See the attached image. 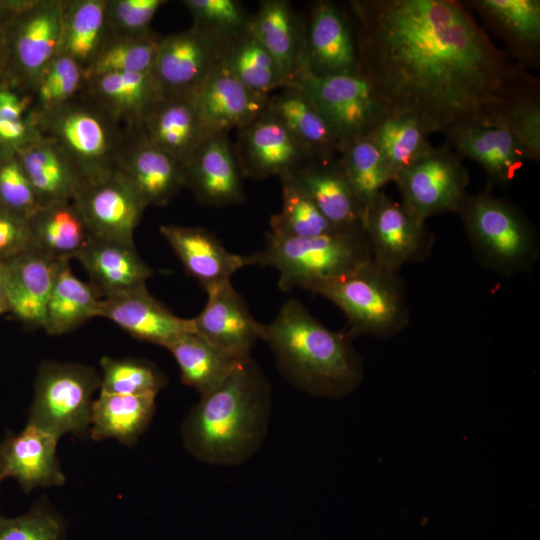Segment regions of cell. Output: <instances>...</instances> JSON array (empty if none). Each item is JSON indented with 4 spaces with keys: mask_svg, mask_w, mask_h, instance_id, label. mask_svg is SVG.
Masks as SVG:
<instances>
[{
    "mask_svg": "<svg viewBox=\"0 0 540 540\" xmlns=\"http://www.w3.org/2000/svg\"><path fill=\"white\" fill-rule=\"evenodd\" d=\"M357 73L388 114H409L428 133L492 126L539 80L499 49L455 0L350 2Z\"/></svg>",
    "mask_w": 540,
    "mask_h": 540,
    "instance_id": "cell-1",
    "label": "cell"
},
{
    "mask_svg": "<svg viewBox=\"0 0 540 540\" xmlns=\"http://www.w3.org/2000/svg\"><path fill=\"white\" fill-rule=\"evenodd\" d=\"M270 413V384L249 356L191 409L182 424L184 446L209 464H240L261 446Z\"/></svg>",
    "mask_w": 540,
    "mask_h": 540,
    "instance_id": "cell-2",
    "label": "cell"
},
{
    "mask_svg": "<svg viewBox=\"0 0 540 540\" xmlns=\"http://www.w3.org/2000/svg\"><path fill=\"white\" fill-rule=\"evenodd\" d=\"M263 340L281 374L309 394L342 398L363 378L351 338L325 327L299 300L286 301L273 321L263 324Z\"/></svg>",
    "mask_w": 540,
    "mask_h": 540,
    "instance_id": "cell-3",
    "label": "cell"
},
{
    "mask_svg": "<svg viewBox=\"0 0 540 540\" xmlns=\"http://www.w3.org/2000/svg\"><path fill=\"white\" fill-rule=\"evenodd\" d=\"M33 123L42 136L68 157L83 185L116 171L126 126L83 91Z\"/></svg>",
    "mask_w": 540,
    "mask_h": 540,
    "instance_id": "cell-4",
    "label": "cell"
},
{
    "mask_svg": "<svg viewBox=\"0 0 540 540\" xmlns=\"http://www.w3.org/2000/svg\"><path fill=\"white\" fill-rule=\"evenodd\" d=\"M252 265L271 266L282 291L307 289L372 261L364 231H337L311 238L267 234L265 247L252 253Z\"/></svg>",
    "mask_w": 540,
    "mask_h": 540,
    "instance_id": "cell-5",
    "label": "cell"
},
{
    "mask_svg": "<svg viewBox=\"0 0 540 540\" xmlns=\"http://www.w3.org/2000/svg\"><path fill=\"white\" fill-rule=\"evenodd\" d=\"M478 260L505 276L532 268L539 256L535 227L513 203L489 191L467 194L458 212Z\"/></svg>",
    "mask_w": 540,
    "mask_h": 540,
    "instance_id": "cell-6",
    "label": "cell"
},
{
    "mask_svg": "<svg viewBox=\"0 0 540 540\" xmlns=\"http://www.w3.org/2000/svg\"><path fill=\"white\" fill-rule=\"evenodd\" d=\"M335 304L346 315L351 339L360 335L387 338L409 323L403 286L397 273L367 262L342 276L308 288Z\"/></svg>",
    "mask_w": 540,
    "mask_h": 540,
    "instance_id": "cell-7",
    "label": "cell"
},
{
    "mask_svg": "<svg viewBox=\"0 0 540 540\" xmlns=\"http://www.w3.org/2000/svg\"><path fill=\"white\" fill-rule=\"evenodd\" d=\"M65 0H23L0 29L3 82L30 93L59 54Z\"/></svg>",
    "mask_w": 540,
    "mask_h": 540,
    "instance_id": "cell-8",
    "label": "cell"
},
{
    "mask_svg": "<svg viewBox=\"0 0 540 540\" xmlns=\"http://www.w3.org/2000/svg\"><path fill=\"white\" fill-rule=\"evenodd\" d=\"M100 385L101 379L89 366L43 362L35 379L28 423L59 438L66 433L86 436L90 430L92 396Z\"/></svg>",
    "mask_w": 540,
    "mask_h": 540,
    "instance_id": "cell-9",
    "label": "cell"
},
{
    "mask_svg": "<svg viewBox=\"0 0 540 540\" xmlns=\"http://www.w3.org/2000/svg\"><path fill=\"white\" fill-rule=\"evenodd\" d=\"M290 85L300 87L311 98L341 147L368 135L388 114L370 82L359 73L316 75L303 68Z\"/></svg>",
    "mask_w": 540,
    "mask_h": 540,
    "instance_id": "cell-10",
    "label": "cell"
},
{
    "mask_svg": "<svg viewBox=\"0 0 540 540\" xmlns=\"http://www.w3.org/2000/svg\"><path fill=\"white\" fill-rule=\"evenodd\" d=\"M401 204L417 220L445 212H459L467 196L469 175L462 159L446 143L428 149L394 181Z\"/></svg>",
    "mask_w": 540,
    "mask_h": 540,
    "instance_id": "cell-11",
    "label": "cell"
},
{
    "mask_svg": "<svg viewBox=\"0 0 540 540\" xmlns=\"http://www.w3.org/2000/svg\"><path fill=\"white\" fill-rule=\"evenodd\" d=\"M226 42L191 28L163 36L152 73L164 95H188L222 62Z\"/></svg>",
    "mask_w": 540,
    "mask_h": 540,
    "instance_id": "cell-12",
    "label": "cell"
},
{
    "mask_svg": "<svg viewBox=\"0 0 540 540\" xmlns=\"http://www.w3.org/2000/svg\"><path fill=\"white\" fill-rule=\"evenodd\" d=\"M72 202L91 236L125 244H134V231L147 207L117 170L83 185Z\"/></svg>",
    "mask_w": 540,
    "mask_h": 540,
    "instance_id": "cell-13",
    "label": "cell"
},
{
    "mask_svg": "<svg viewBox=\"0 0 540 540\" xmlns=\"http://www.w3.org/2000/svg\"><path fill=\"white\" fill-rule=\"evenodd\" d=\"M363 230L373 263L394 273L421 253L426 240L425 223L384 191L365 210Z\"/></svg>",
    "mask_w": 540,
    "mask_h": 540,
    "instance_id": "cell-14",
    "label": "cell"
},
{
    "mask_svg": "<svg viewBox=\"0 0 540 540\" xmlns=\"http://www.w3.org/2000/svg\"><path fill=\"white\" fill-rule=\"evenodd\" d=\"M116 170L146 206H165L185 187L184 167L151 142L142 129L126 127Z\"/></svg>",
    "mask_w": 540,
    "mask_h": 540,
    "instance_id": "cell-15",
    "label": "cell"
},
{
    "mask_svg": "<svg viewBox=\"0 0 540 540\" xmlns=\"http://www.w3.org/2000/svg\"><path fill=\"white\" fill-rule=\"evenodd\" d=\"M239 166L243 175L256 179L292 175L312 161L288 128L266 107L249 125L239 130Z\"/></svg>",
    "mask_w": 540,
    "mask_h": 540,
    "instance_id": "cell-16",
    "label": "cell"
},
{
    "mask_svg": "<svg viewBox=\"0 0 540 540\" xmlns=\"http://www.w3.org/2000/svg\"><path fill=\"white\" fill-rule=\"evenodd\" d=\"M188 95L212 136L246 127L264 111L268 100L244 86L223 60Z\"/></svg>",
    "mask_w": 540,
    "mask_h": 540,
    "instance_id": "cell-17",
    "label": "cell"
},
{
    "mask_svg": "<svg viewBox=\"0 0 540 540\" xmlns=\"http://www.w3.org/2000/svg\"><path fill=\"white\" fill-rule=\"evenodd\" d=\"M206 292L205 307L192 318L194 331L238 359L249 357L256 342L263 340V324L255 320L230 281Z\"/></svg>",
    "mask_w": 540,
    "mask_h": 540,
    "instance_id": "cell-18",
    "label": "cell"
},
{
    "mask_svg": "<svg viewBox=\"0 0 540 540\" xmlns=\"http://www.w3.org/2000/svg\"><path fill=\"white\" fill-rule=\"evenodd\" d=\"M352 21L335 3L318 2L305 31L304 67L316 75L357 73Z\"/></svg>",
    "mask_w": 540,
    "mask_h": 540,
    "instance_id": "cell-19",
    "label": "cell"
},
{
    "mask_svg": "<svg viewBox=\"0 0 540 540\" xmlns=\"http://www.w3.org/2000/svg\"><path fill=\"white\" fill-rule=\"evenodd\" d=\"M59 437L32 423L19 433L7 432L0 442V482L14 478L24 492L61 486L65 476L56 454Z\"/></svg>",
    "mask_w": 540,
    "mask_h": 540,
    "instance_id": "cell-20",
    "label": "cell"
},
{
    "mask_svg": "<svg viewBox=\"0 0 540 540\" xmlns=\"http://www.w3.org/2000/svg\"><path fill=\"white\" fill-rule=\"evenodd\" d=\"M183 167L185 187L202 204L225 206L245 199L243 173L227 134L209 137Z\"/></svg>",
    "mask_w": 540,
    "mask_h": 540,
    "instance_id": "cell-21",
    "label": "cell"
},
{
    "mask_svg": "<svg viewBox=\"0 0 540 540\" xmlns=\"http://www.w3.org/2000/svg\"><path fill=\"white\" fill-rule=\"evenodd\" d=\"M98 317L111 320L136 339L162 347L181 334L194 331L192 319L173 314L146 286L102 298Z\"/></svg>",
    "mask_w": 540,
    "mask_h": 540,
    "instance_id": "cell-22",
    "label": "cell"
},
{
    "mask_svg": "<svg viewBox=\"0 0 540 540\" xmlns=\"http://www.w3.org/2000/svg\"><path fill=\"white\" fill-rule=\"evenodd\" d=\"M290 178L339 231H364L363 208L339 159H315Z\"/></svg>",
    "mask_w": 540,
    "mask_h": 540,
    "instance_id": "cell-23",
    "label": "cell"
},
{
    "mask_svg": "<svg viewBox=\"0 0 540 540\" xmlns=\"http://www.w3.org/2000/svg\"><path fill=\"white\" fill-rule=\"evenodd\" d=\"M159 231L186 272L205 290L230 281L235 272L252 265L250 255L228 251L213 233L204 228L170 224L161 225Z\"/></svg>",
    "mask_w": 540,
    "mask_h": 540,
    "instance_id": "cell-24",
    "label": "cell"
},
{
    "mask_svg": "<svg viewBox=\"0 0 540 540\" xmlns=\"http://www.w3.org/2000/svg\"><path fill=\"white\" fill-rule=\"evenodd\" d=\"M447 144L461 158L478 163L493 185L511 183L529 160L517 139L507 130L480 124L461 125L444 133Z\"/></svg>",
    "mask_w": 540,
    "mask_h": 540,
    "instance_id": "cell-25",
    "label": "cell"
},
{
    "mask_svg": "<svg viewBox=\"0 0 540 540\" xmlns=\"http://www.w3.org/2000/svg\"><path fill=\"white\" fill-rule=\"evenodd\" d=\"M57 263L33 247L5 262L9 312L29 327H44Z\"/></svg>",
    "mask_w": 540,
    "mask_h": 540,
    "instance_id": "cell-26",
    "label": "cell"
},
{
    "mask_svg": "<svg viewBox=\"0 0 540 540\" xmlns=\"http://www.w3.org/2000/svg\"><path fill=\"white\" fill-rule=\"evenodd\" d=\"M487 26L507 46V53L523 68L536 67L540 60L539 0H470Z\"/></svg>",
    "mask_w": 540,
    "mask_h": 540,
    "instance_id": "cell-27",
    "label": "cell"
},
{
    "mask_svg": "<svg viewBox=\"0 0 540 540\" xmlns=\"http://www.w3.org/2000/svg\"><path fill=\"white\" fill-rule=\"evenodd\" d=\"M139 127L151 142L182 165L212 136L189 95H164Z\"/></svg>",
    "mask_w": 540,
    "mask_h": 540,
    "instance_id": "cell-28",
    "label": "cell"
},
{
    "mask_svg": "<svg viewBox=\"0 0 540 540\" xmlns=\"http://www.w3.org/2000/svg\"><path fill=\"white\" fill-rule=\"evenodd\" d=\"M16 153L41 207L72 202L83 180L68 157L37 130Z\"/></svg>",
    "mask_w": 540,
    "mask_h": 540,
    "instance_id": "cell-29",
    "label": "cell"
},
{
    "mask_svg": "<svg viewBox=\"0 0 540 540\" xmlns=\"http://www.w3.org/2000/svg\"><path fill=\"white\" fill-rule=\"evenodd\" d=\"M75 259L84 266L92 287L103 298L144 287L153 274L134 244L93 236Z\"/></svg>",
    "mask_w": 540,
    "mask_h": 540,
    "instance_id": "cell-30",
    "label": "cell"
},
{
    "mask_svg": "<svg viewBox=\"0 0 540 540\" xmlns=\"http://www.w3.org/2000/svg\"><path fill=\"white\" fill-rule=\"evenodd\" d=\"M126 127H138L164 96L151 72H119L86 80L82 90Z\"/></svg>",
    "mask_w": 540,
    "mask_h": 540,
    "instance_id": "cell-31",
    "label": "cell"
},
{
    "mask_svg": "<svg viewBox=\"0 0 540 540\" xmlns=\"http://www.w3.org/2000/svg\"><path fill=\"white\" fill-rule=\"evenodd\" d=\"M249 29L275 60L285 86L292 84L304 66L305 31L291 5L265 0L251 17Z\"/></svg>",
    "mask_w": 540,
    "mask_h": 540,
    "instance_id": "cell-32",
    "label": "cell"
},
{
    "mask_svg": "<svg viewBox=\"0 0 540 540\" xmlns=\"http://www.w3.org/2000/svg\"><path fill=\"white\" fill-rule=\"evenodd\" d=\"M266 108L281 120L313 160L330 159L340 152L338 137L300 87L284 86L280 93L268 97Z\"/></svg>",
    "mask_w": 540,
    "mask_h": 540,
    "instance_id": "cell-33",
    "label": "cell"
},
{
    "mask_svg": "<svg viewBox=\"0 0 540 540\" xmlns=\"http://www.w3.org/2000/svg\"><path fill=\"white\" fill-rule=\"evenodd\" d=\"M156 396L101 391L92 404L91 438L115 439L124 445H133L151 423L156 409Z\"/></svg>",
    "mask_w": 540,
    "mask_h": 540,
    "instance_id": "cell-34",
    "label": "cell"
},
{
    "mask_svg": "<svg viewBox=\"0 0 540 540\" xmlns=\"http://www.w3.org/2000/svg\"><path fill=\"white\" fill-rule=\"evenodd\" d=\"M165 348L178 364L182 382L194 388L200 396L217 388L243 360L232 356L195 331L181 334Z\"/></svg>",
    "mask_w": 540,
    "mask_h": 540,
    "instance_id": "cell-35",
    "label": "cell"
},
{
    "mask_svg": "<svg viewBox=\"0 0 540 540\" xmlns=\"http://www.w3.org/2000/svg\"><path fill=\"white\" fill-rule=\"evenodd\" d=\"M29 223L33 248L55 261L75 259L91 237L73 202L41 207Z\"/></svg>",
    "mask_w": 540,
    "mask_h": 540,
    "instance_id": "cell-36",
    "label": "cell"
},
{
    "mask_svg": "<svg viewBox=\"0 0 540 540\" xmlns=\"http://www.w3.org/2000/svg\"><path fill=\"white\" fill-rule=\"evenodd\" d=\"M100 296L72 272L68 260L58 261L43 329L49 335L70 332L98 317Z\"/></svg>",
    "mask_w": 540,
    "mask_h": 540,
    "instance_id": "cell-37",
    "label": "cell"
},
{
    "mask_svg": "<svg viewBox=\"0 0 540 540\" xmlns=\"http://www.w3.org/2000/svg\"><path fill=\"white\" fill-rule=\"evenodd\" d=\"M106 6L107 0L64 1L59 54L84 70L108 37Z\"/></svg>",
    "mask_w": 540,
    "mask_h": 540,
    "instance_id": "cell-38",
    "label": "cell"
},
{
    "mask_svg": "<svg viewBox=\"0 0 540 540\" xmlns=\"http://www.w3.org/2000/svg\"><path fill=\"white\" fill-rule=\"evenodd\" d=\"M428 131L409 114H387L369 133L392 173L393 181L431 145Z\"/></svg>",
    "mask_w": 540,
    "mask_h": 540,
    "instance_id": "cell-39",
    "label": "cell"
},
{
    "mask_svg": "<svg viewBox=\"0 0 540 540\" xmlns=\"http://www.w3.org/2000/svg\"><path fill=\"white\" fill-rule=\"evenodd\" d=\"M223 63L248 89L269 97L285 86L282 74L272 56L248 28L230 40L225 47Z\"/></svg>",
    "mask_w": 540,
    "mask_h": 540,
    "instance_id": "cell-40",
    "label": "cell"
},
{
    "mask_svg": "<svg viewBox=\"0 0 540 540\" xmlns=\"http://www.w3.org/2000/svg\"><path fill=\"white\" fill-rule=\"evenodd\" d=\"M339 153L345 175L365 212L384 186L393 181L392 173L369 134L348 141Z\"/></svg>",
    "mask_w": 540,
    "mask_h": 540,
    "instance_id": "cell-41",
    "label": "cell"
},
{
    "mask_svg": "<svg viewBox=\"0 0 540 540\" xmlns=\"http://www.w3.org/2000/svg\"><path fill=\"white\" fill-rule=\"evenodd\" d=\"M162 37L151 29L134 36H108L84 70L86 80L108 73L151 72Z\"/></svg>",
    "mask_w": 540,
    "mask_h": 540,
    "instance_id": "cell-42",
    "label": "cell"
},
{
    "mask_svg": "<svg viewBox=\"0 0 540 540\" xmlns=\"http://www.w3.org/2000/svg\"><path fill=\"white\" fill-rule=\"evenodd\" d=\"M281 182L282 208L270 219V233L280 237L311 238L339 231L290 178H283Z\"/></svg>",
    "mask_w": 540,
    "mask_h": 540,
    "instance_id": "cell-43",
    "label": "cell"
},
{
    "mask_svg": "<svg viewBox=\"0 0 540 540\" xmlns=\"http://www.w3.org/2000/svg\"><path fill=\"white\" fill-rule=\"evenodd\" d=\"M85 82L84 69L77 62L61 54L56 56L31 88L32 121L75 98Z\"/></svg>",
    "mask_w": 540,
    "mask_h": 540,
    "instance_id": "cell-44",
    "label": "cell"
},
{
    "mask_svg": "<svg viewBox=\"0 0 540 540\" xmlns=\"http://www.w3.org/2000/svg\"><path fill=\"white\" fill-rule=\"evenodd\" d=\"M103 377L101 391L114 394H158L165 386V376L149 362L108 356L100 360Z\"/></svg>",
    "mask_w": 540,
    "mask_h": 540,
    "instance_id": "cell-45",
    "label": "cell"
},
{
    "mask_svg": "<svg viewBox=\"0 0 540 540\" xmlns=\"http://www.w3.org/2000/svg\"><path fill=\"white\" fill-rule=\"evenodd\" d=\"M194 27L211 33L226 43L245 31L251 17L235 0H183Z\"/></svg>",
    "mask_w": 540,
    "mask_h": 540,
    "instance_id": "cell-46",
    "label": "cell"
},
{
    "mask_svg": "<svg viewBox=\"0 0 540 540\" xmlns=\"http://www.w3.org/2000/svg\"><path fill=\"white\" fill-rule=\"evenodd\" d=\"M67 522L44 498L27 513L0 518V540H65Z\"/></svg>",
    "mask_w": 540,
    "mask_h": 540,
    "instance_id": "cell-47",
    "label": "cell"
},
{
    "mask_svg": "<svg viewBox=\"0 0 540 540\" xmlns=\"http://www.w3.org/2000/svg\"><path fill=\"white\" fill-rule=\"evenodd\" d=\"M0 207L28 219L41 208L16 151L1 146Z\"/></svg>",
    "mask_w": 540,
    "mask_h": 540,
    "instance_id": "cell-48",
    "label": "cell"
},
{
    "mask_svg": "<svg viewBox=\"0 0 540 540\" xmlns=\"http://www.w3.org/2000/svg\"><path fill=\"white\" fill-rule=\"evenodd\" d=\"M510 132L523 147L529 160H540V94L519 98L506 107L493 122Z\"/></svg>",
    "mask_w": 540,
    "mask_h": 540,
    "instance_id": "cell-49",
    "label": "cell"
},
{
    "mask_svg": "<svg viewBox=\"0 0 540 540\" xmlns=\"http://www.w3.org/2000/svg\"><path fill=\"white\" fill-rule=\"evenodd\" d=\"M32 97L8 84H0V146L16 150L36 128L31 118Z\"/></svg>",
    "mask_w": 540,
    "mask_h": 540,
    "instance_id": "cell-50",
    "label": "cell"
},
{
    "mask_svg": "<svg viewBox=\"0 0 540 540\" xmlns=\"http://www.w3.org/2000/svg\"><path fill=\"white\" fill-rule=\"evenodd\" d=\"M165 0H107L108 36H134L150 30V23Z\"/></svg>",
    "mask_w": 540,
    "mask_h": 540,
    "instance_id": "cell-51",
    "label": "cell"
},
{
    "mask_svg": "<svg viewBox=\"0 0 540 540\" xmlns=\"http://www.w3.org/2000/svg\"><path fill=\"white\" fill-rule=\"evenodd\" d=\"M32 247L29 219L0 207V261L6 262Z\"/></svg>",
    "mask_w": 540,
    "mask_h": 540,
    "instance_id": "cell-52",
    "label": "cell"
},
{
    "mask_svg": "<svg viewBox=\"0 0 540 540\" xmlns=\"http://www.w3.org/2000/svg\"><path fill=\"white\" fill-rule=\"evenodd\" d=\"M23 0H0V29L18 9Z\"/></svg>",
    "mask_w": 540,
    "mask_h": 540,
    "instance_id": "cell-53",
    "label": "cell"
},
{
    "mask_svg": "<svg viewBox=\"0 0 540 540\" xmlns=\"http://www.w3.org/2000/svg\"><path fill=\"white\" fill-rule=\"evenodd\" d=\"M6 264L0 261V300L5 299Z\"/></svg>",
    "mask_w": 540,
    "mask_h": 540,
    "instance_id": "cell-54",
    "label": "cell"
},
{
    "mask_svg": "<svg viewBox=\"0 0 540 540\" xmlns=\"http://www.w3.org/2000/svg\"><path fill=\"white\" fill-rule=\"evenodd\" d=\"M6 312H9V307L6 301L0 300V316Z\"/></svg>",
    "mask_w": 540,
    "mask_h": 540,
    "instance_id": "cell-55",
    "label": "cell"
},
{
    "mask_svg": "<svg viewBox=\"0 0 540 540\" xmlns=\"http://www.w3.org/2000/svg\"><path fill=\"white\" fill-rule=\"evenodd\" d=\"M4 83L3 82V79H2V75H1V72H0V84Z\"/></svg>",
    "mask_w": 540,
    "mask_h": 540,
    "instance_id": "cell-56",
    "label": "cell"
},
{
    "mask_svg": "<svg viewBox=\"0 0 540 540\" xmlns=\"http://www.w3.org/2000/svg\"><path fill=\"white\" fill-rule=\"evenodd\" d=\"M0 518H1V515H0Z\"/></svg>",
    "mask_w": 540,
    "mask_h": 540,
    "instance_id": "cell-57",
    "label": "cell"
}]
</instances>
